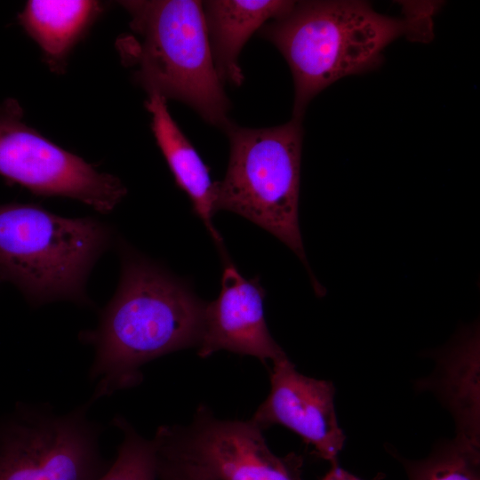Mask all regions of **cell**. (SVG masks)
I'll return each mask as SVG.
<instances>
[{"mask_svg": "<svg viewBox=\"0 0 480 480\" xmlns=\"http://www.w3.org/2000/svg\"><path fill=\"white\" fill-rule=\"evenodd\" d=\"M121 276L94 329L79 340L92 346V404L142 380L141 367L164 355L196 346L205 304L165 269L118 244Z\"/></svg>", "mask_w": 480, "mask_h": 480, "instance_id": "6da1fadb", "label": "cell"}, {"mask_svg": "<svg viewBox=\"0 0 480 480\" xmlns=\"http://www.w3.org/2000/svg\"><path fill=\"white\" fill-rule=\"evenodd\" d=\"M258 32L287 61L294 84L292 118L302 120L320 92L378 68L389 44L403 35L422 39L423 26L412 15L386 16L363 1H295Z\"/></svg>", "mask_w": 480, "mask_h": 480, "instance_id": "7a4b0ae2", "label": "cell"}, {"mask_svg": "<svg viewBox=\"0 0 480 480\" xmlns=\"http://www.w3.org/2000/svg\"><path fill=\"white\" fill-rule=\"evenodd\" d=\"M132 35L116 41L122 61L149 94L189 106L222 130L230 103L214 67L202 1L126 0Z\"/></svg>", "mask_w": 480, "mask_h": 480, "instance_id": "3957f363", "label": "cell"}, {"mask_svg": "<svg viewBox=\"0 0 480 480\" xmlns=\"http://www.w3.org/2000/svg\"><path fill=\"white\" fill-rule=\"evenodd\" d=\"M113 242L112 227L96 217H62L35 204H0V273L34 307L92 306L87 279Z\"/></svg>", "mask_w": 480, "mask_h": 480, "instance_id": "277c9868", "label": "cell"}, {"mask_svg": "<svg viewBox=\"0 0 480 480\" xmlns=\"http://www.w3.org/2000/svg\"><path fill=\"white\" fill-rule=\"evenodd\" d=\"M302 120L273 127L247 128L230 122L224 179L216 181L215 212L236 213L288 246L302 261L318 296L324 292L312 275L299 225Z\"/></svg>", "mask_w": 480, "mask_h": 480, "instance_id": "5b68a950", "label": "cell"}, {"mask_svg": "<svg viewBox=\"0 0 480 480\" xmlns=\"http://www.w3.org/2000/svg\"><path fill=\"white\" fill-rule=\"evenodd\" d=\"M92 404L59 413L49 404L18 403L0 417V480H98L109 466Z\"/></svg>", "mask_w": 480, "mask_h": 480, "instance_id": "8992f818", "label": "cell"}, {"mask_svg": "<svg viewBox=\"0 0 480 480\" xmlns=\"http://www.w3.org/2000/svg\"><path fill=\"white\" fill-rule=\"evenodd\" d=\"M0 176L36 196L71 198L102 214L127 194L119 178L99 172L24 123L23 109L12 98L0 104Z\"/></svg>", "mask_w": 480, "mask_h": 480, "instance_id": "52a82bcc", "label": "cell"}, {"mask_svg": "<svg viewBox=\"0 0 480 480\" xmlns=\"http://www.w3.org/2000/svg\"><path fill=\"white\" fill-rule=\"evenodd\" d=\"M157 449L194 463L216 480H302L303 459L274 454L251 420H220L200 405L188 426H160Z\"/></svg>", "mask_w": 480, "mask_h": 480, "instance_id": "ba28073f", "label": "cell"}, {"mask_svg": "<svg viewBox=\"0 0 480 480\" xmlns=\"http://www.w3.org/2000/svg\"><path fill=\"white\" fill-rule=\"evenodd\" d=\"M270 392L251 420L260 429L282 425L335 464L345 443L338 423L332 381L300 373L287 356L273 362Z\"/></svg>", "mask_w": 480, "mask_h": 480, "instance_id": "9c48e42d", "label": "cell"}, {"mask_svg": "<svg viewBox=\"0 0 480 480\" xmlns=\"http://www.w3.org/2000/svg\"><path fill=\"white\" fill-rule=\"evenodd\" d=\"M264 298L265 290L259 279H245L228 261L219 296L205 304L198 356L205 358L224 349L255 356L263 363L287 356L268 329Z\"/></svg>", "mask_w": 480, "mask_h": 480, "instance_id": "30bf717a", "label": "cell"}, {"mask_svg": "<svg viewBox=\"0 0 480 480\" xmlns=\"http://www.w3.org/2000/svg\"><path fill=\"white\" fill-rule=\"evenodd\" d=\"M215 69L222 84L240 86L244 75L238 62L242 48L267 22L288 12L295 1H202Z\"/></svg>", "mask_w": 480, "mask_h": 480, "instance_id": "8fae6325", "label": "cell"}, {"mask_svg": "<svg viewBox=\"0 0 480 480\" xmlns=\"http://www.w3.org/2000/svg\"><path fill=\"white\" fill-rule=\"evenodd\" d=\"M145 107L151 114L153 134L175 183L187 194L193 211L214 242L220 245L222 238L212 222L216 212V181L211 179L208 166L172 117L165 99L158 94H149Z\"/></svg>", "mask_w": 480, "mask_h": 480, "instance_id": "7c38bea8", "label": "cell"}, {"mask_svg": "<svg viewBox=\"0 0 480 480\" xmlns=\"http://www.w3.org/2000/svg\"><path fill=\"white\" fill-rule=\"evenodd\" d=\"M101 12L98 1L29 0L18 20L42 49L49 67L60 72L71 49Z\"/></svg>", "mask_w": 480, "mask_h": 480, "instance_id": "4fadbf2b", "label": "cell"}, {"mask_svg": "<svg viewBox=\"0 0 480 480\" xmlns=\"http://www.w3.org/2000/svg\"><path fill=\"white\" fill-rule=\"evenodd\" d=\"M479 431L458 428L424 460L404 461L410 480H480Z\"/></svg>", "mask_w": 480, "mask_h": 480, "instance_id": "5bb4252c", "label": "cell"}, {"mask_svg": "<svg viewBox=\"0 0 480 480\" xmlns=\"http://www.w3.org/2000/svg\"><path fill=\"white\" fill-rule=\"evenodd\" d=\"M123 435L113 463L98 480H156V451L155 443L140 436L120 415L113 420Z\"/></svg>", "mask_w": 480, "mask_h": 480, "instance_id": "9a60e30c", "label": "cell"}, {"mask_svg": "<svg viewBox=\"0 0 480 480\" xmlns=\"http://www.w3.org/2000/svg\"><path fill=\"white\" fill-rule=\"evenodd\" d=\"M156 480H216L194 463L164 452L156 446Z\"/></svg>", "mask_w": 480, "mask_h": 480, "instance_id": "2e32d148", "label": "cell"}, {"mask_svg": "<svg viewBox=\"0 0 480 480\" xmlns=\"http://www.w3.org/2000/svg\"><path fill=\"white\" fill-rule=\"evenodd\" d=\"M323 480H361L356 476L347 472L340 468L338 463L332 464L331 469L323 478Z\"/></svg>", "mask_w": 480, "mask_h": 480, "instance_id": "e0dca14e", "label": "cell"}]
</instances>
